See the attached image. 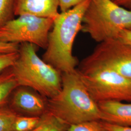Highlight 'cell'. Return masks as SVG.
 I'll use <instances>...</instances> for the list:
<instances>
[{
    "mask_svg": "<svg viewBox=\"0 0 131 131\" xmlns=\"http://www.w3.org/2000/svg\"><path fill=\"white\" fill-rule=\"evenodd\" d=\"M90 0H84L53 19L49 34L48 45L43 60L61 73L75 70L78 60L72 53L75 38L81 30L83 18Z\"/></svg>",
    "mask_w": 131,
    "mask_h": 131,
    "instance_id": "6da1fadb",
    "label": "cell"
},
{
    "mask_svg": "<svg viewBox=\"0 0 131 131\" xmlns=\"http://www.w3.org/2000/svg\"><path fill=\"white\" fill-rule=\"evenodd\" d=\"M59 93L48 99V111L68 125L90 121H102L103 113L76 70L61 73Z\"/></svg>",
    "mask_w": 131,
    "mask_h": 131,
    "instance_id": "7a4b0ae2",
    "label": "cell"
},
{
    "mask_svg": "<svg viewBox=\"0 0 131 131\" xmlns=\"http://www.w3.org/2000/svg\"><path fill=\"white\" fill-rule=\"evenodd\" d=\"M36 47L29 43L20 44L11 68L19 86L28 87L48 99L52 98L61 90V73L38 56Z\"/></svg>",
    "mask_w": 131,
    "mask_h": 131,
    "instance_id": "3957f363",
    "label": "cell"
},
{
    "mask_svg": "<svg viewBox=\"0 0 131 131\" xmlns=\"http://www.w3.org/2000/svg\"><path fill=\"white\" fill-rule=\"evenodd\" d=\"M131 29V11L112 0H90L81 30L96 42L117 39L122 30Z\"/></svg>",
    "mask_w": 131,
    "mask_h": 131,
    "instance_id": "277c9868",
    "label": "cell"
},
{
    "mask_svg": "<svg viewBox=\"0 0 131 131\" xmlns=\"http://www.w3.org/2000/svg\"><path fill=\"white\" fill-rule=\"evenodd\" d=\"M76 70L97 103L105 101L131 102L130 78L107 68L81 63Z\"/></svg>",
    "mask_w": 131,
    "mask_h": 131,
    "instance_id": "5b68a950",
    "label": "cell"
},
{
    "mask_svg": "<svg viewBox=\"0 0 131 131\" xmlns=\"http://www.w3.org/2000/svg\"><path fill=\"white\" fill-rule=\"evenodd\" d=\"M53 19L29 15L19 16L0 27V41L18 44L29 43L46 49Z\"/></svg>",
    "mask_w": 131,
    "mask_h": 131,
    "instance_id": "8992f818",
    "label": "cell"
},
{
    "mask_svg": "<svg viewBox=\"0 0 131 131\" xmlns=\"http://www.w3.org/2000/svg\"><path fill=\"white\" fill-rule=\"evenodd\" d=\"M81 63L107 68L131 79V47L117 39L99 43Z\"/></svg>",
    "mask_w": 131,
    "mask_h": 131,
    "instance_id": "52a82bcc",
    "label": "cell"
},
{
    "mask_svg": "<svg viewBox=\"0 0 131 131\" xmlns=\"http://www.w3.org/2000/svg\"><path fill=\"white\" fill-rule=\"evenodd\" d=\"M7 104L18 115L41 117L48 111V99L28 87L18 86Z\"/></svg>",
    "mask_w": 131,
    "mask_h": 131,
    "instance_id": "ba28073f",
    "label": "cell"
},
{
    "mask_svg": "<svg viewBox=\"0 0 131 131\" xmlns=\"http://www.w3.org/2000/svg\"><path fill=\"white\" fill-rule=\"evenodd\" d=\"M58 8V0H15L14 15L54 19L59 13Z\"/></svg>",
    "mask_w": 131,
    "mask_h": 131,
    "instance_id": "9c48e42d",
    "label": "cell"
},
{
    "mask_svg": "<svg viewBox=\"0 0 131 131\" xmlns=\"http://www.w3.org/2000/svg\"><path fill=\"white\" fill-rule=\"evenodd\" d=\"M98 104L103 113L102 121L121 126L131 127V103L105 101Z\"/></svg>",
    "mask_w": 131,
    "mask_h": 131,
    "instance_id": "30bf717a",
    "label": "cell"
},
{
    "mask_svg": "<svg viewBox=\"0 0 131 131\" xmlns=\"http://www.w3.org/2000/svg\"><path fill=\"white\" fill-rule=\"evenodd\" d=\"M18 86L11 67L0 73V107L7 104L11 94Z\"/></svg>",
    "mask_w": 131,
    "mask_h": 131,
    "instance_id": "8fae6325",
    "label": "cell"
},
{
    "mask_svg": "<svg viewBox=\"0 0 131 131\" xmlns=\"http://www.w3.org/2000/svg\"><path fill=\"white\" fill-rule=\"evenodd\" d=\"M69 125L48 111L43 115L38 124L31 131H66Z\"/></svg>",
    "mask_w": 131,
    "mask_h": 131,
    "instance_id": "7c38bea8",
    "label": "cell"
},
{
    "mask_svg": "<svg viewBox=\"0 0 131 131\" xmlns=\"http://www.w3.org/2000/svg\"><path fill=\"white\" fill-rule=\"evenodd\" d=\"M17 114L7 104L0 107V131H14Z\"/></svg>",
    "mask_w": 131,
    "mask_h": 131,
    "instance_id": "4fadbf2b",
    "label": "cell"
},
{
    "mask_svg": "<svg viewBox=\"0 0 131 131\" xmlns=\"http://www.w3.org/2000/svg\"><path fill=\"white\" fill-rule=\"evenodd\" d=\"M41 117L17 115L14 122V131H31L38 125Z\"/></svg>",
    "mask_w": 131,
    "mask_h": 131,
    "instance_id": "5bb4252c",
    "label": "cell"
},
{
    "mask_svg": "<svg viewBox=\"0 0 131 131\" xmlns=\"http://www.w3.org/2000/svg\"><path fill=\"white\" fill-rule=\"evenodd\" d=\"M66 131H109L102 121H90L69 125Z\"/></svg>",
    "mask_w": 131,
    "mask_h": 131,
    "instance_id": "9a60e30c",
    "label": "cell"
},
{
    "mask_svg": "<svg viewBox=\"0 0 131 131\" xmlns=\"http://www.w3.org/2000/svg\"><path fill=\"white\" fill-rule=\"evenodd\" d=\"M15 0H0V27L13 19Z\"/></svg>",
    "mask_w": 131,
    "mask_h": 131,
    "instance_id": "2e32d148",
    "label": "cell"
},
{
    "mask_svg": "<svg viewBox=\"0 0 131 131\" xmlns=\"http://www.w3.org/2000/svg\"><path fill=\"white\" fill-rule=\"evenodd\" d=\"M18 56V52L11 53L0 52V73L11 67Z\"/></svg>",
    "mask_w": 131,
    "mask_h": 131,
    "instance_id": "e0dca14e",
    "label": "cell"
},
{
    "mask_svg": "<svg viewBox=\"0 0 131 131\" xmlns=\"http://www.w3.org/2000/svg\"><path fill=\"white\" fill-rule=\"evenodd\" d=\"M84 0H58L59 7L61 12H65L79 5Z\"/></svg>",
    "mask_w": 131,
    "mask_h": 131,
    "instance_id": "ac0fdd59",
    "label": "cell"
},
{
    "mask_svg": "<svg viewBox=\"0 0 131 131\" xmlns=\"http://www.w3.org/2000/svg\"><path fill=\"white\" fill-rule=\"evenodd\" d=\"M19 44L0 41V52L11 53L19 51Z\"/></svg>",
    "mask_w": 131,
    "mask_h": 131,
    "instance_id": "d6986e66",
    "label": "cell"
},
{
    "mask_svg": "<svg viewBox=\"0 0 131 131\" xmlns=\"http://www.w3.org/2000/svg\"><path fill=\"white\" fill-rule=\"evenodd\" d=\"M117 39L131 47V29H124L119 33Z\"/></svg>",
    "mask_w": 131,
    "mask_h": 131,
    "instance_id": "ffe728a7",
    "label": "cell"
},
{
    "mask_svg": "<svg viewBox=\"0 0 131 131\" xmlns=\"http://www.w3.org/2000/svg\"><path fill=\"white\" fill-rule=\"evenodd\" d=\"M103 122V125L109 131H131V127H124Z\"/></svg>",
    "mask_w": 131,
    "mask_h": 131,
    "instance_id": "44dd1931",
    "label": "cell"
},
{
    "mask_svg": "<svg viewBox=\"0 0 131 131\" xmlns=\"http://www.w3.org/2000/svg\"><path fill=\"white\" fill-rule=\"evenodd\" d=\"M115 3L131 11V0H112Z\"/></svg>",
    "mask_w": 131,
    "mask_h": 131,
    "instance_id": "7402d4cb",
    "label": "cell"
}]
</instances>
